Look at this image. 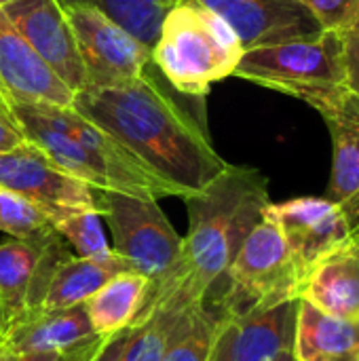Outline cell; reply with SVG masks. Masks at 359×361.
<instances>
[{"label": "cell", "instance_id": "1", "mask_svg": "<svg viewBox=\"0 0 359 361\" xmlns=\"http://www.w3.org/2000/svg\"><path fill=\"white\" fill-rule=\"evenodd\" d=\"M180 95L150 61L127 85L78 91L72 108L186 197L214 180L226 161L214 150L201 114Z\"/></svg>", "mask_w": 359, "mask_h": 361}, {"label": "cell", "instance_id": "2", "mask_svg": "<svg viewBox=\"0 0 359 361\" xmlns=\"http://www.w3.org/2000/svg\"><path fill=\"white\" fill-rule=\"evenodd\" d=\"M269 203V178L256 167L231 163L201 190L186 195L182 279L176 294L163 300L180 309L207 302Z\"/></svg>", "mask_w": 359, "mask_h": 361}, {"label": "cell", "instance_id": "3", "mask_svg": "<svg viewBox=\"0 0 359 361\" xmlns=\"http://www.w3.org/2000/svg\"><path fill=\"white\" fill-rule=\"evenodd\" d=\"M13 110L30 142L42 148L59 169L91 188L152 201L184 199L178 186L150 171L106 129L74 108L13 104Z\"/></svg>", "mask_w": 359, "mask_h": 361}, {"label": "cell", "instance_id": "4", "mask_svg": "<svg viewBox=\"0 0 359 361\" xmlns=\"http://www.w3.org/2000/svg\"><path fill=\"white\" fill-rule=\"evenodd\" d=\"M243 53L231 25L197 0H176L165 11L150 49L154 68L186 97H205L214 82L233 76Z\"/></svg>", "mask_w": 359, "mask_h": 361}, {"label": "cell", "instance_id": "5", "mask_svg": "<svg viewBox=\"0 0 359 361\" xmlns=\"http://www.w3.org/2000/svg\"><path fill=\"white\" fill-rule=\"evenodd\" d=\"M99 214L110 228L112 252L131 271L150 279L148 307L171 298L182 279L184 243L159 201L99 190Z\"/></svg>", "mask_w": 359, "mask_h": 361}, {"label": "cell", "instance_id": "6", "mask_svg": "<svg viewBox=\"0 0 359 361\" xmlns=\"http://www.w3.org/2000/svg\"><path fill=\"white\" fill-rule=\"evenodd\" d=\"M224 290L214 298L218 319H237L258 309L298 300L303 275L279 226L269 218L252 228L224 275Z\"/></svg>", "mask_w": 359, "mask_h": 361}, {"label": "cell", "instance_id": "7", "mask_svg": "<svg viewBox=\"0 0 359 361\" xmlns=\"http://www.w3.org/2000/svg\"><path fill=\"white\" fill-rule=\"evenodd\" d=\"M233 76L298 99L313 91L347 87L345 34L322 30L311 38L250 49Z\"/></svg>", "mask_w": 359, "mask_h": 361}, {"label": "cell", "instance_id": "8", "mask_svg": "<svg viewBox=\"0 0 359 361\" xmlns=\"http://www.w3.org/2000/svg\"><path fill=\"white\" fill-rule=\"evenodd\" d=\"M63 13L85 70V89L127 85L150 66V49L99 8L70 4Z\"/></svg>", "mask_w": 359, "mask_h": 361}, {"label": "cell", "instance_id": "9", "mask_svg": "<svg viewBox=\"0 0 359 361\" xmlns=\"http://www.w3.org/2000/svg\"><path fill=\"white\" fill-rule=\"evenodd\" d=\"M66 256L68 243L55 231L0 241V338L42 307L53 271Z\"/></svg>", "mask_w": 359, "mask_h": 361}, {"label": "cell", "instance_id": "10", "mask_svg": "<svg viewBox=\"0 0 359 361\" xmlns=\"http://www.w3.org/2000/svg\"><path fill=\"white\" fill-rule=\"evenodd\" d=\"M264 216L284 233L303 275V286L317 262L353 235L347 216L328 197H298L284 203L271 201Z\"/></svg>", "mask_w": 359, "mask_h": 361}, {"label": "cell", "instance_id": "11", "mask_svg": "<svg viewBox=\"0 0 359 361\" xmlns=\"http://www.w3.org/2000/svg\"><path fill=\"white\" fill-rule=\"evenodd\" d=\"M303 102L322 114L332 135L334 161L328 199L343 209L351 231L359 233V95L339 87L307 93Z\"/></svg>", "mask_w": 359, "mask_h": 361}, {"label": "cell", "instance_id": "12", "mask_svg": "<svg viewBox=\"0 0 359 361\" xmlns=\"http://www.w3.org/2000/svg\"><path fill=\"white\" fill-rule=\"evenodd\" d=\"M0 186L49 214L57 209H99V190L59 169L34 142L0 152Z\"/></svg>", "mask_w": 359, "mask_h": 361}, {"label": "cell", "instance_id": "13", "mask_svg": "<svg viewBox=\"0 0 359 361\" xmlns=\"http://www.w3.org/2000/svg\"><path fill=\"white\" fill-rule=\"evenodd\" d=\"M224 19L241 40L243 51L311 38L320 21L300 0H197Z\"/></svg>", "mask_w": 359, "mask_h": 361}, {"label": "cell", "instance_id": "14", "mask_svg": "<svg viewBox=\"0 0 359 361\" xmlns=\"http://www.w3.org/2000/svg\"><path fill=\"white\" fill-rule=\"evenodd\" d=\"M2 11L47 66L74 91V95L85 89V70L76 40L57 0H13Z\"/></svg>", "mask_w": 359, "mask_h": 361}, {"label": "cell", "instance_id": "15", "mask_svg": "<svg viewBox=\"0 0 359 361\" xmlns=\"http://www.w3.org/2000/svg\"><path fill=\"white\" fill-rule=\"evenodd\" d=\"M0 91L11 104L72 108L74 91L15 30L0 8Z\"/></svg>", "mask_w": 359, "mask_h": 361}, {"label": "cell", "instance_id": "16", "mask_svg": "<svg viewBox=\"0 0 359 361\" xmlns=\"http://www.w3.org/2000/svg\"><path fill=\"white\" fill-rule=\"evenodd\" d=\"M97 334L91 328L87 307L74 305L68 309H36L11 328L0 341L13 355L21 353H66L78 345L93 341Z\"/></svg>", "mask_w": 359, "mask_h": 361}, {"label": "cell", "instance_id": "17", "mask_svg": "<svg viewBox=\"0 0 359 361\" xmlns=\"http://www.w3.org/2000/svg\"><path fill=\"white\" fill-rule=\"evenodd\" d=\"M300 298L324 313L359 322V233L317 262L303 286Z\"/></svg>", "mask_w": 359, "mask_h": 361}, {"label": "cell", "instance_id": "18", "mask_svg": "<svg viewBox=\"0 0 359 361\" xmlns=\"http://www.w3.org/2000/svg\"><path fill=\"white\" fill-rule=\"evenodd\" d=\"M292 355L294 361L359 360V322L324 313L298 298Z\"/></svg>", "mask_w": 359, "mask_h": 361}, {"label": "cell", "instance_id": "19", "mask_svg": "<svg viewBox=\"0 0 359 361\" xmlns=\"http://www.w3.org/2000/svg\"><path fill=\"white\" fill-rule=\"evenodd\" d=\"M296 305L298 300H288L231 319V361H275L292 349Z\"/></svg>", "mask_w": 359, "mask_h": 361}, {"label": "cell", "instance_id": "20", "mask_svg": "<svg viewBox=\"0 0 359 361\" xmlns=\"http://www.w3.org/2000/svg\"><path fill=\"white\" fill-rule=\"evenodd\" d=\"M152 296L148 277L135 271H121L108 279L87 302V315L97 336H110L131 328L146 311Z\"/></svg>", "mask_w": 359, "mask_h": 361}, {"label": "cell", "instance_id": "21", "mask_svg": "<svg viewBox=\"0 0 359 361\" xmlns=\"http://www.w3.org/2000/svg\"><path fill=\"white\" fill-rule=\"evenodd\" d=\"M127 269L129 267L116 254L110 258H83L70 254L55 267L40 309H68L83 305L108 279Z\"/></svg>", "mask_w": 359, "mask_h": 361}, {"label": "cell", "instance_id": "22", "mask_svg": "<svg viewBox=\"0 0 359 361\" xmlns=\"http://www.w3.org/2000/svg\"><path fill=\"white\" fill-rule=\"evenodd\" d=\"M218 315L205 305L186 307L171 330L163 361H207L218 332Z\"/></svg>", "mask_w": 359, "mask_h": 361}, {"label": "cell", "instance_id": "23", "mask_svg": "<svg viewBox=\"0 0 359 361\" xmlns=\"http://www.w3.org/2000/svg\"><path fill=\"white\" fill-rule=\"evenodd\" d=\"M182 311L169 300L152 302L133 324L123 361H163L174 324Z\"/></svg>", "mask_w": 359, "mask_h": 361}, {"label": "cell", "instance_id": "24", "mask_svg": "<svg viewBox=\"0 0 359 361\" xmlns=\"http://www.w3.org/2000/svg\"><path fill=\"white\" fill-rule=\"evenodd\" d=\"M57 4L61 8L70 4L95 6L118 25H123L148 49L154 47L163 15L169 8L167 0H57Z\"/></svg>", "mask_w": 359, "mask_h": 361}, {"label": "cell", "instance_id": "25", "mask_svg": "<svg viewBox=\"0 0 359 361\" xmlns=\"http://www.w3.org/2000/svg\"><path fill=\"white\" fill-rule=\"evenodd\" d=\"M53 231L83 258H110L112 245L104 233L99 209H57L51 214Z\"/></svg>", "mask_w": 359, "mask_h": 361}, {"label": "cell", "instance_id": "26", "mask_svg": "<svg viewBox=\"0 0 359 361\" xmlns=\"http://www.w3.org/2000/svg\"><path fill=\"white\" fill-rule=\"evenodd\" d=\"M51 231V214L47 209L0 186V233L15 239H32Z\"/></svg>", "mask_w": 359, "mask_h": 361}, {"label": "cell", "instance_id": "27", "mask_svg": "<svg viewBox=\"0 0 359 361\" xmlns=\"http://www.w3.org/2000/svg\"><path fill=\"white\" fill-rule=\"evenodd\" d=\"M300 2L313 13L322 30L347 32L359 19V0H300Z\"/></svg>", "mask_w": 359, "mask_h": 361}, {"label": "cell", "instance_id": "28", "mask_svg": "<svg viewBox=\"0 0 359 361\" xmlns=\"http://www.w3.org/2000/svg\"><path fill=\"white\" fill-rule=\"evenodd\" d=\"M28 142H30V137L25 135V131L13 110V104L0 91V152L15 150Z\"/></svg>", "mask_w": 359, "mask_h": 361}, {"label": "cell", "instance_id": "29", "mask_svg": "<svg viewBox=\"0 0 359 361\" xmlns=\"http://www.w3.org/2000/svg\"><path fill=\"white\" fill-rule=\"evenodd\" d=\"M345 34V66H347V89L359 95V19Z\"/></svg>", "mask_w": 359, "mask_h": 361}, {"label": "cell", "instance_id": "30", "mask_svg": "<svg viewBox=\"0 0 359 361\" xmlns=\"http://www.w3.org/2000/svg\"><path fill=\"white\" fill-rule=\"evenodd\" d=\"M131 328H125V330H121L116 334H110V336H104L99 347H97V351L91 355L89 361H123L127 341L131 336Z\"/></svg>", "mask_w": 359, "mask_h": 361}, {"label": "cell", "instance_id": "31", "mask_svg": "<svg viewBox=\"0 0 359 361\" xmlns=\"http://www.w3.org/2000/svg\"><path fill=\"white\" fill-rule=\"evenodd\" d=\"M231 341H233V324L231 319H220L207 361H231Z\"/></svg>", "mask_w": 359, "mask_h": 361}, {"label": "cell", "instance_id": "32", "mask_svg": "<svg viewBox=\"0 0 359 361\" xmlns=\"http://www.w3.org/2000/svg\"><path fill=\"white\" fill-rule=\"evenodd\" d=\"M102 338H104V336H95L93 341H89V343H85V345H78V347L70 349V351L63 355V360L61 361H89L91 360V355L97 351Z\"/></svg>", "mask_w": 359, "mask_h": 361}, {"label": "cell", "instance_id": "33", "mask_svg": "<svg viewBox=\"0 0 359 361\" xmlns=\"http://www.w3.org/2000/svg\"><path fill=\"white\" fill-rule=\"evenodd\" d=\"M66 353H21L13 355V361H61Z\"/></svg>", "mask_w": 359, "mask_h": 361}, {"label": "cell", "instance_id": "34", "mask_svg": "<svg viewBox=\"0 0 359 361\" xmlns=\"http://www.w3.org/2000/svg\"><path fill=\"white\" fill-rule=\"evenodd\" d=\"M0 361H13V353L6 349V345L0 341Z\"/></svg>", "mask_w": 359, "mask_h": 361}, {"label": "cell", "instance_id": "35", "mask_svg": "<svg viewBox=\"0 0 359 361\" xmlns=\"http://www.w3.org/2000/svg\"><path fill=\"white\" fill-rule=\"evenodd\" d=\"M275 361H294V355H292V349H288V351H284L279 357Z\"/></svg>", "mask_w": 359, "mask_h": 361}, {"label": "cell", "instance_id": "36", "mask_svg": "<svg viewBox=\"0 0 359 361\" xmlns=\"http://www.w3.org/2000/svg\"><path fill=\"white\" fill-rule=\"evenodd\" d=\"M11 2H13V0H0V8H4V6L11 4Z\"/></svg>", "mask_w": 359, "mask_h": 361}, {"label": "cell", "instance_id": "37", "mask_svg": "<svg viewBox=\"0 0 359 361\" xmlns=\"http://www.w3.org/2000/svg\"><path fill=\"white\" fill-rule=\"evenodd\" d=\"M174 2H176V0H167V4H169V6H171V4H174Z\"/></svg>", "mask_w": 359, "mask_h": 361}, {"label": "cell", "instance_id": "38", "mask_svg": "<svg viewBox=\"0 0 359 361\" xmlns=\"http://www.w3.org/2000/svg\"><path fill=\"white\" fill-rule=\"evenodd\" d=\"M349 361H359V360H349Z\"/></svg>", "mask_w": 359, "mask_h": 361}]
</instances>
